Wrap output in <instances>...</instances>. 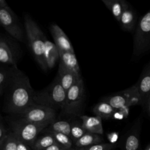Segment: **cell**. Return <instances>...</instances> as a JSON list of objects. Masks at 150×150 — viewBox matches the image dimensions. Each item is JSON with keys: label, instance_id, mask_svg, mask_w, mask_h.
I'll use <instances>...</instances> for the list:
<instances>
[{"label": "cell", "instance_id": "d6986e66", "mask_svg": "<svg viewBox=\"0 0 150 150\" xmlns=\"http://www.w3.org/2000/svg\"><path fill=\"white\" fill-rule=\"evenodd\" d=\"M102 2L118 22L120 21L123 11L129 5L124 0H102Z\"/></svg>", "mask_w": 150, "mask_h": 150}, {"label": "cell", "instance_id": "6da1fadb", "mask_svg": "<svg viewBox=\"0 0 150 150\" xmlns=\"http://www.w3.org/2000/svg\"><path fill=\"white\" fill-rule=\"evenodd\" d=\"M35 93L29 77L18 67H15L12 80L5 93L3 110L6 113L21 114L36 104L34 102Z\"/></svg>", "mask_w": 150, "mask_h": 150}, {"label": "cell", "instance_id": "2e32d148", "mask_svg": "<svg viewBox=\"0 0 150 150\" xmlns=\"http://www.w3.org/2000/svg\"><path fill=\"white\" fill-rule=\"evenodd\" d=\"M82 125L87 132L101 135L103 134L102 118L98 116L81 115Z\"/></svg>", "mask_w": 150, "mask_h": 150}, {"label": "cell", "instance_id": "836d02e7", "mask_svg": "<svg viewBox=\"0 0 150 150\" xmlns=\"http://www.w3.org/2000/svg\"><path fill=\"white\" fill-rule=\"evenodd\" d=\"M145 150H150V145H149L146 148V149H145Z\"/></svg>", "mask_w": 150, "mask_h": 150}, {"label": "cell", "instance_id": "30bf717a", "mask_svg": "<svg viewBox=\"0 0 150 150\" xmlns=\"http://www.w3.org/2000/svg\"><path fill=\"white\" fill-rule=\"evenodd\" d=\"M20 56L18 44L5 35L0 38V62L2 65L17 67Z\"/></svg>", "mask_w": 150, "mask_h": 150}, {"label": "cell", "instance_id": "ac0fdd59", "mask_svg": "<svg viewBox=\"0 0 150 150\" xmlns=\"http://www.w3.org/2000/svg\"><path fill=\"white\" fill-rule=\"evenodd\" d=\"M60 63L70 71L77 75H80V70L74 53L59 50Z\"/></svg>", "mask_w": 150, "mask_h": 150}, {"label": "cell", "instance_id": "5bb4252c", "mask_svg": "<svg viewBox=\"0 0 150 150\" xmlns=\"http://www.w3.org/2000/svg\"><path fill=\"white\" fill-rule=\"evenodd\" d=\"M141 121L138 119L128 131L124 141L123 150H138L139 148Z\"/></svg>", "mask_w": 150, "mask_h": 150}, {"label": "cell", "instance_id": "9a60e30c", "mask_svg": "<svg viewBox=\"0 0 150 150\" xmlns=\"http://www.w3.org/2000/svg\"><path fill=\"white\" fill-rule=\"evenodd\" d=\"M44 59L47 69L53 68L57 63L60 60L59 50L56 45L48 39L46 40Z\"/></svg>", "mask_w": 150, "mask_h": 150}, {"label": "cell", "instance_id": "8fae6325", "mask_svg": "<svg viewBox=\"0 0 150 150\" xmlns=\"http://www.w3.org/2000/svg\"><path fill=\"white\" fill-rule=\"evenodd\" d=\"M135 85L141 99V105L145 107L150 97V63L145 67Z\"/></svg>", "mask_w": 150, "mask_h": 150}, {"label": "cell", "instance_id": "ffe728a7", "mask_svg": "<svg viewBox=\"0 0 150 150\" xmlns=\"http://www.w3.org/2000/svg\"><path fill=\"white\" fill-rule=\"evenodd\" d=\"M15 66H1L0 69V96H2L6 91L10 84L15 69Z\"/></svg>", "mask_w": 150, "mask_h": 150}, {"label": "cell", "instance_id": "52a82bcc", "mask_svg": "<svg viewBox=\"0 0 150 150\" xmlns=\"http://www.w3.org/2000/svg\"><path fill=\"white\" fill-rule=\"evenodd\" d=\"M101 101L109 103L116 110L124 107L141 105V99L135 84L123 91L105 97Z\"/></svg>", "mask_w": 150, "mask_h": 150}, {"label": "cell", "instance_id": "7c38bea8", "mask_svg": "<svg viewBox=\"0 0 150 150\" xmlns=\"http://www.w3.org/2000/svg\"><path fill=\"white\" fill-rule=\"evenodd\" d=\"M49 29L54 41V44L59 50L74 53L69 38L57 24H52Z\"/></svg>", "mask_w": 150, "mask_h": 150}, {"label": "cell", "instance_id": "f546056e", "mask_svg": "<svg viewBox=\"0 0 150 150\" xmlns=\"http://www.w3.org/2000/svg\"><path fill=\"white\" fill-rule=\"evenodd\" d=\"M17 150H31V149L30 146L17 139Z\"/></svg>", "mask_w": 150, "mask_h": 150}, {"label": "cell", "instance_id": "e0dca14e", "mask_svg": "<svg viewBox=\"0 0 150 150\" xmlns=\"http://www.w3.org/2000/svg\"><path fill=\"white\" fill-rule=\"evenodd\" d=\"M136 22V13L129 4L123 11L119 23L124 30L132 32L135 28Z\"/></svg>", "mask_w": 150, "mask_h": 150}, {"label": "cell", "instance_id": "4316f807", "mask_svg": "<svg viewBox=\"0 0 150 150\" xmlns=\"http://www.w3.org/2000/svg\"><path fill=\"white\" fill-rule=\"evenodd\" d=\"M0 150H17V139L9 131L6 139L0 145Z\"/></svg>", "mask_w": 150, "mask_h": 150}, {"label": "cell", "instance_id": "4dcf8cb0", "mask_svg": "<svg viewBox=\"0 0 150 150\" xmlns=\"http://www.w3.org/2000/svg\"><path fill=\"white\" fill-rule=\"evenodd\" d=\"M71 149H67L66 148H64L56 143L50 146L49 147L46 148L44 150H71Z\"/></svg>", "mask_w": 150, "mask_h": 150}, {"label": "cell", "instance_id": "3957f363", "mask_svg": "<svg viewBox=\"0 0 150 150\" xmlns=\"http://www.w3.org/2000/svg\"><path fill=\"white\" fill-rule=\"evenodd\" d=\"M66 97V91L62 87L56 77L46 88L35 91L34 102L54 110H63Z\"/></svg>", "mask_w": 150, "mask_h": 150}, {"label": "cell", "instance_id": "83f0119b", "mask_svg": "<svg viewBox=\"0 0 150 150\" xmlns=\"http://www.w3.org/2000/svg\"><path fill=\"white\" fill-rule=\"evenodd\" d=\"M115 144L112 143H100L88 147L82 148L83 150H112L114 148Z\"/></svg>", "mask_w": 150, "mask_h": 150}, {"label": "cell", "instance_id": "484cf974", "mask_svg": "<svg viewBox=\"0 0 150 150\" xmlns=\"http://www.w3.org/2000/svg\"><path fill=\"white\" fill-rule=\"evenodd\" d=\"M87 132L81 123L80 124L77 122L71 123L70 138L74 143Z\"/></svg>", "mask_w": 150, "mask_h": 150}, {"label": "cell", "instance_id": "ba28073f", "mask_svg": "<svg viewBox=\"0 0 150 150\" xmlns=\"http://www.w3.org/2000/svg\"><path fill=\"white\" fill-rule=\"evenodd\" d=\"M84 97V86L82 78L66 91L63 111L68 115H76L81 108Z\"/></svg>", "mask_w": 150, "mask_h": 150}, {"label": "cell", "instance_id": "e575fe53", "mask_svg": "<svg viewBox=\"0 0 150 150\" xmlns=\"http://www.w3.org/2000/svg\"><path fill=\"white\" fill-rule=\"evenodd\" d=\"M71 150H83L82 148H78L77 149H72Z\"/></svg>", "mask_w": 150, "mask_h": 150}, {"label": "cell", "instance_id": "277c9868", "mask_svg": "<svg viewBox=\"0 0 150 150\" xmlns=\"http://www.w3.org/2000/svg\"><path fill=\"white\" fill-rule=\"evenodd\" d=\"M9 131L13 134L19 141L27 144L30 148L38 138V135L49 125L36 124L22 118L10 121Z\"/></svg>", "mask_w": 150, "mask_h": 150}, {"label": "cell", "instance_id": "1f68e13d", "mask_svg": "<svg viewBox=\"0 0 150 150\" xmlns=\"http://www.w3.org/2000/svg\"><path fill=\"white\" fill-rule=\"evenodd\" d=\"M110 141L111 143L114 144V142L117 141V139H118V133L117 132H113L111 133L110 135Z\"/></svg>", "mask_w": 150, "mask_h": 150}, {"label": "cell", "instance_id": "7a4b0ae2", "mask_svg": "<svg viewBox=\"0 0 150 150\" xmlns=\"http://www.w3.org/2000/svg\"><path fill=\"white\" fill-rule=\"evenodd\" d=\"M24 26L29 47L35 59L43 70L47 71L44 59L47 39L37 23L28 14L24 16Z\"/></svg>", "mask_w": 150, "mask_h": 150}, {"label": "cell", "instance_id": "4fadbf2b", "mask_svg": "<svg viewBox=\"0 0 150 150\" xmlns=\"http://www.w3.org/2000/svg\"><path fill=\"white\" fill-rule=\"evenodd\" d=\"M56 77L62 87L67 91L81 78V76L67 69L61 63H59Z\"/></svg>", "mask_w": 150, "mask_h": 150}, {"label": "cell", "instance_id": "8992f818", "mask_svg": "<svg viewBox=\"0 0 150 150\" xmlns=\"http://www.w3.org/2000/svg\"><path fill=\"white\" fill-rule=\"evenodd\" d=\"M0 22L13 39L21 42L24 41V33L18 18L5 0H0Z\"/></svg>", "mask_w": 150, "mask_h": 150}, {"label": "cell", "instance_id": "5b68a950", "mask_svg": "<svg viewBox=\"0 0 150 150\" xmlns=\"http://www.w3.org/2000/svg\"><path fill=\"white\" fill-rule=\"evenodd\" d=\"M150 50V10L138 21L133 41L132 56L139 57Z\"/></svg>", "mask_w": 150, "mask_h": 150}, {"label": "cell", "instance_id": "d6a6232c", "mask_svg": "<svg viewBox=\"0 0 150 150\" xmlns=\"http://www.w3.org/2000/svg\"><path fill=\"white\" fill-rule=\"evenodd\" d=\"M145 107L146 108L147 111H148L149 115H150V97L149 98V99L148 100V102H147V104H146Z\"/></svg>", "mask_w": 150, "mask_h": 150}, {"label": "cell", "instance_id": "cb8c5ba5", "mask_svg": "<svg viewBox=\"0 0 150 150\" xmlns=\"http://www.w3.org/2000/svg\"><path fill=\"white\" fill-rule=\"evenodd\" d=\"M54 144H56V142L52 135L46 133V134L37 138L31 148L33 150H44Z\"/></svg>", "mask_w": 150, "mask_h": 150}, {"label": "cell", "instance_id": "44dd1931", "mask_svg": "<svg viewBox=\"0 0 150 150\" xmlns=\"http://www.w3.org/2000/svg\"><path fill=\"white\" fill-rule=\"evenodd\" d=\"M116 109L112 107L109 103L101 101L98 103L93 108V112L96 116H98L102 119H109L112 118Z\"/></svg>", "mask_w": 150, "mask_h": 150}, {"label": "cell", "instance_id": "603a6c76", "mask_svg": "<svg viewBox=\"0 0 150 150\" xmlns=\"http://www.w3.org/2000/svg\"><path fill=\"white\" fill-rule=\"evenodd\" d=\"M43 131L46 132H56L62 133L70 137L71 123L65 120L54 121L47 127Z\"/></svg>", "mask_w": 150, "mask_h": 150}, {"label": "cell", "instance_id": "f1b7e54d", "mask_svg": "<svg viewBox=\"0 0 150 150\" xmlns=\"http://www.w3.org/2000/svg\"><path fill=\"white\" fill-rule=\"evenodd\" d=\"M8 133L9 131L5 127L2 121V118L1 117L0 121V145H1L5 141L8 136Z\"/></svg>", "mask_w": 150, "mask_h": 150}, {"label": "cell", "instance_id": "d4e9b609", "mask_svg": "<svg viewBox=\"0 0 150 150\" xmlns=\"http://www.w3.org/2000/svg\"><path fill=\"white\" fill-rule=\"evenodd\" d=\"M46 133H49L52 135L57 144L67 149H71L73 141L69 136L62 133L56 132H50Z\"/></svg>", "mask_w": 150, "mask_h": 150}, {"label": "cell", "instance_id": "7402d4cb", "mask_svg": "<svg viewBox=\"0 0 150 150\" xmlns=\"http://www.w3.org/2000/svg\"><path fill=\"white\" fill-rule=\"evenodd\" d=\"M103 140V138L99 134L87 132L78 139L74 144L78 148H83L95 144L102 143Z\"/></svg>", "mask_w": 150, "mask_h": 150}, {"label": "cell", "instance_id": "9c48e42d", "mask_svg": "<svg viewBox=\"0 0 150 150\" xmlns=\"http://www.w3.org/2000/svg\"><path fill=\"white\" fill-rule=\"evenodd\" d=\"M56 114V111L52 108L35 104L18 115L19 117L33 123L49 125L55 121Z\"/></svg>", "mask_w": 150, "mask_h": 150}]
</instances>
